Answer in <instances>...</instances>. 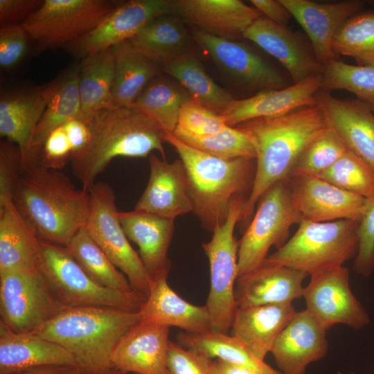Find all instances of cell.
Instances as JSON below:
<instances>
[{
    "instance_id": "cell-1",
    "label": "cell",
    "mask_w": 374,
    "mask_h": 374,
    "mask_svg": "<svg viewBox=\"0 0 374 374\" xmlns=\"http://www.w3.org/2000/svg\"><path fill=\"white\" fill-rule=\"evenodd\" d=\"M252 143L256 170L251 190L238 224L251 220L264 193L276 183L289 178L305 147L328 125L316 104L275 118H259L238 125Z\"/></svg>"
},
{
    "instance_id": "cell-2",
    "label": "cell",
    "mask_w": 374,
    "mask_h": 374,
    "mask_svg": "<svg viewBox=\"0 0 374 374\" xmlns=\"http://www.w3.org/2000/svg\"><path fill=\"white\" fill-rule=\"evenodd\" d=\"M12 202L40 241L66 247L86 224L90 197L61 170L33 166L22 169Z\"/></svg>"
},
{
    "instance_id": "cell-3",
    "label": "cell",
    "mask_w": 374,
    "mask_h": 374,
    "mask_svg": "<svg viewBox=\"0 0 374 374\" xmlns=\"http://www.w3.org/2000/svg\"><path fill=\"white\" fill-rule=\"evenodd\" d=\"M163 132L150 118L129 107H114L92 114L91 135L71 159L74 176L89 192L118 157L144 158L158 151L165 159Z\"/></svg>"
},
{
    "instance_id": "cell-4",
    "label": "cell",
    "mask_w": 374,
    "mask_h": 374,
    "mask_svg": "<svg viewBox=\"0 0 374 374\" xmlns=\"http://www.w3.org/2000/svg\"><path fill=\"white\" fill-rule=\"evenodd\" d=\"M163 141L177 151L187 176L193 213L202 226L213 232L226 221L232 202L252 187L256 159H223L198 150L163 133Z\"/></svg>"
},
{
    "instance_id": "cell-5",
    "label": "cell",
    "mask_w": 374,
    "mask_h": 374,
    "mask_svg": "<svg viewBox=\"0 0 374 374\" xmlns=\"http://www.w3.org/2000/svg\"><path fill=\"white\" fill-rule=\"evenodd\" d=\"M141 321L139 312L106 307L68 308L33 334L53 341L75 357L83 371L112 368V353Z\"/></svg>"
},
{
    "instance_id": "cell-6",
    "label": "cell",
    "mask_w": 374,
    "mask_h": 374,
    "mask_svg": "<svg viewBox=\"0 0 374 374\" xmlns=\"http://www.w3.org/2000/svg\"><path fill=\"white\" fill-rule=\"evenodd\" d=\"M359 223L348 219L325 222L302 220L294 235L264 262L308 275L343 266L357 255Z\"/></svg>"
},
{
    "instance_id": "cell-7",
    "label": "cell",
    "mask_w": 374,
    "mask_h": 374,
    "mask_svg": "<svg viewBox=\"0 0 374 374\" xmlns=\"http://www.w3.org/2000/svg\"><path fill=\"white\" fill-rule=\"evenodd\" d=\"M37 267L55 296L68 308L106 307L137 312L146 298L94 281L66 247L39 240Z\"/></svg>"
},
{
    "instance_id": "cell-8",
    "label": "cell",
    "mask_w": 374,
    "mask_h": 374,
    "mask_svg": "<svg viewBox=\"0 0 374 374\" xmlns=\"http://www.w3.org/2000/svg\"><path fill=\"white\" fill-rule=\"evenodd\" d=\"M247 200L236 197L231 203L225 222L215 229L211 240L202 244L211 275L210 290L206 306L211 321V330L228 334L238 308L235 286L238 278L239 241L234 231Z\"/></svg>"
},
{
    "instance_id": "cell-9",
    "label": "cell",
    "mask_w": 374,
    "mask_h": 374,
    "mask_svg": "<svg viewBox=\"0 0 374 374\" xmlns=\"http://www.w3.org/2000/svg\"><path fill=\"white\" fill-rule=\"evenodd\" d=\"M302 220L292 199L290 179L271 186L258 201L239 241L238 277L260 267L271 247H281L287 242L290 227Z\"/></svg>"
},
{
    "instance_id": "cell-10",
    "label": "cell",
    "mask_w": 374,
    "mask_h": 374,
    "mask_svg": "<svg viewBox=\"0 0 374 374\" xmlns=\"http://www.w3.org/2000/svg\"><path fill=\"white\" fill-rule=\"evenodd\" d=\"M66 308L38 267L0 272V323L11 331L33 333Z\"/></svg>"
},
{
    "instance_id": "cell-11",
    "label": "cell",
    "mask_w": 374,
    "mask_h": 374,
    "mask_svg": "<svg viewBox=\"0 0 374 374\" xmlns=\"http://www.w3.org/2000/svg\"><path fill=\"white\" fill-rule=\"evenodd\" d=\"M89 193L90 204L85 229L112 263L125 275L132 290L147 299L151 278L119 221L113 188L107 182L96 181Z\"/></svg>"
},
{
    "instance_id": "cell-12",
    "label": "cell",
    "mask_w": 374,
    "mask_h": 374,
    "mask_svg": "<svg viewBox=\"0 0 374 374\" xmlns=\"http://www.w3.org/2000/svg\"><path fill=\"white\" fill-rule=\"evenodd\" d=\"M117 4L107 0H44L22 25L37 50L63 47L96 28Z\"/></svg>"
},
{
    "instance_id": "cell-13",
    "label": "cell",
    "mask_w": 374,
    "mask_h": 374,
    "mask_svg": "<svg viewBox=\"0 0 374 374\" xmlns=\"http://www.w3.org/2000/svg\"><path fill=\"white\" fill-rule=\"evenodd\" d=\"M303 289L306 310L327 330L337 323L359 330L370 322L368 314L353 294L349 271L337 267L310 275Z\"/></svg>"
},
{
    "instance_id": "cell-14",
    "label": "cell",
    "mask_w": 374,
    "mask_h": 374,
    "mask_svg": "<svg viewBox=\"0 0 374 374\" xmlns=\"http://www.w3.org/2000/svg\"><path fill=\"white\" fill-rule=\"evenodd\" d=\"M171 1L131 0L118 3L96 28L65 44L64 48L81 60L130 40L152 19L170 14Z\"/></svg>"
},
{
    "instance_id": "cell-15",
    "label": "cell",
    "mask_w": 374,
    "mask_h": 374,
    "mask_svg": "<svg viewBox=\"0 0 374 374\" xmlns=\"http://www.w3.org/2000/svg\"><path fill=\"white\" fill-rule=\"evenodd\" d=\"M194 37L213 61L244 87L262 91L290 86L278 71L245 44L198 29Z\"/></svg>"
},
{
    "instance_id": "cell-16",
    "label": "cell",
    "mask_w": 374,
    "mask_h": 374,
    "mask_svg": "<svg viewBox=\"0 0 374 374\" xmlns=\"http://www.w3.org/2000/svg\"><path fill=\"white\" fill-rule=\"evenodd\" d=\"M290 179L292 199L303 220L315 222L360 220L366 198L317 176L299 175Z\"/></svg>"
},
{
    "instance_id": "cell-17",
    "label": "cell",
    "mask_w": 374,
    "mask_h": 374,
    "mask_svg": "<svg viewBox=\"0 0 374 374\" xmlns=\"http://www.w3.org/2000/svg\"><path fill=\"white\" fill-rule=\"evenodd\" d=\"M243 37L276 58L289 72L292 84L323 73L324 67L310 42L262 15L245 30Z\"/></svg>"
},
{
    "instance_id": "cell-18",
    "label": "cell",
    "mask_w": 374,
    "mask_h": 374,
    "mask_svg": "<svg viewBox=\"0 0 374 374\" xmlns=\"http://www.w3.org/2000/svg\"><path fill=\"white\" fill-rule=\"evenodd\" d=\"M306 33L314 54L323 67L338 60L332 50L333 38L349 18L362 12L364 2L347 0L319 3L310 0H280Z\"/></svg>"
},
{
    "instance_id": "cell-19",
    "label": "cell",
    "mask_w": 374,
    "mask_h": 374,
    "mask_svg": "<svg viewBox=\"0 0 374 374\" xmlns=\"http://www.w3.org/2000/svg\"><path fill=\"white\" fill-rule=\"evenodd\" d=\"M170 14L198 30L235 40L262 14L240 0L171 1Z\"/></svg>"
},
{
    "instance_id": "cell-20",
    "label": "cell",
    "mask_w": 374,
    "mask_h": 374,
    "mask_svg": "<svg viewBox=\"0 0 374 374\" xmlns=\"http://www.w3.org/2000/svg\"><path fill=\"white\" fill-rule=\"evenodd\" d=\"M315 98L328 127L374 169V113L368 103L359 98L341 100L323 89Z\"/></svg>"
},
{
    "instance_id": "cell-21",
    "label": "cell",
    "mask_w": 374,
    "mask_h": 374,
    "mask_svg": "<svg viewBox=\"0 0 374 374\" xmlns=\"http://www.w3.org/2000/svg\"><path fill=\"white\" fill-rule=\"evenodd\" d=\"M148 161V182L134 209L172 220L193 212L187 176L181 160L169 163L151 154Z\"/></svg>"
},
{
    "instance_id": "cell-22",
    "label": "cell",
    "mask_w": 374,
    "mask_h": 374,
    "mask_svg": "<svg viewBox=\"0 0 374 374\" xmlns=\"http://www.w3.org/2000/svg\"><path fill=\"white\" fill-rule=\"evenodd\" d=\"M327 330L307 310L296 312L271 348L282 374H305L307 366L328 351Z\"/></svg>"
},
{
    "instance_id": "cell-23",
    "label": "cell",
    "mask_w": 374,
    "mask_h": 374,
    "mask_svg": "<svg viewBox=\"0 0 374 374\" xmlns=\"http://www.w3.org/2000/svg\"><path fill=\"white\" fill-rule=\"evenodd\" d=\"M322 80V75H315L283 89H265L247 98H234L221 115L231 127L255 118L286 115L316 105L315 95L321 88Z\"/></svg>"
},
{
    "instance_id": "cell-24",
    "label": "cell",
    "mask_w": 374,
    "mask_h": 374,
    "mask_svg": "<svg viewBox=\"0 0 374 374\" xmlns=\"http://www.w3.org/2000/svg\"><path fill=\"white\" fill-rule=\"evenodd\" d=\"M169 328L141 320L117 344L112 367L132 374H169Z\"/></svg>"
},
{
    "instance_id": "cell-25",
    "label": "cell",
    "mask_w": 374,
    "mask_h": 374,
    "mask_svg": "<svg viewBox=\"0 0 374 374\" xmlns=\"http://www.w3.org/2000/svg\"><path fill=\"white\" fill-rule=\"evenodd\" d=\"M308 275L300 270L263 262L238 277L235 286L237 305L292 303L303 296V281Z\"/></svg>"
},
{
    "instance_id": "cell-26",
    "label": "cell",
    "mask_w": 374,
    "mask_h": 374,
    "mask_svg": "<svg viewBox=\"0 0 374 374\" xmlns=\"http://www.w3.org/2000/svg\"><path fill=\"white\" fill-rule=\"evenodd\" d=\"M168 274L151 279L145 301L138 311L141 320L164 326L177 327L185 332L198 334L211 330L206 305H193L180 297L167 282Z\"/></svg>"
},
{
    "instance_id": "cell-27",
    "label": "cell",
    "mask_w": 374,
    "mask_h": 374,
    "mask_svg": "<svg viewBox=\"0 0 374 374\" xmlns=\"http://www.w3.org/2000/svg\"><path fill=\"white\" fill-rule=\"evenodd\" d=\"M52 87L51 81L40 86L1 93L0 136L19 146L22 159L45 111Z\"/></svg>"
},
{
    "instance_id": "cell-28",
    "label": "cell",
    "mask_w": 374,
    "mask_h": 374,
    "mask_svg": "<svg viewBox=\"0 0 374 374\" xmlns=\"http://www.w3.org/2000/svg\"><path fill=\"white\" fill-rule=\"evenodd\" d=\"M118 219L129 240L138 246L139 255L150 278L169 274L168 252L175 220L136 209L118 211Z\"/></svg>"
},
{
    "instance_id": "cell-29",
    "label": "cell",
    "mask_w": 374,
    "mask_h": 374,
    "mask_svg": "<svg viewBox=\"0 0 374 374\" xmlns=\"http://www.w3.org/2000/svg\"><path fill=\"white\" fill-rule=\"evenodd\" d=\"M50 365H76L62 346L33 333H16L0 323V374Z\"/></svg>"
},
{
    "instance_id": "cell-30",
    "label": "cell",
    "mask_w": 374,
    "mask_h": 374,
    "mask_svg": "<svg viewBox=\"0 0 374 374\" xmlns=\"http://www.w3.org/2000/svg\"><path fill=\"white\" fill-rule=\"evenodd\" d=\"M296 312L292 303L238 307L231 328L232 336L264 361Z\"/></svg>"
},
{
    "instance_id": "cell-31",
    "label": "cell",
    "mask_w": 374,
    "mask_h": 374,
    "mask_svg": "<svg viewBox=\"0 0 374 374\" xmlns=\"http://www.w3.org/2000/svg\"><path fill=\"white\" fill-rule=\"evenodd\" d=\"M92 114L74 117L52 131L22 160V169L38 166L62 170L88 143Z\"/></svg>"
},
{
    "instance_id": "cell-32",
    "label": "cell",
    "mask_w": 374,
    "mask_h": 374,
    "mask_svg": "<svg viewBox=\"0 0 374 374\" xmlns=\"http://www.w3.org/2000/svg\"><path fill=\"white\" fill-rule=\"evenodd\" d=\"M39 243L13 202L0 208V272L37 267Z\"/></svg>"
},
{
    "instance_id": "cell-33",
    "label": "cell",
    "mask_w": 374,
    "mask_h": 374,
    "mask_svg": "<svg viewBox=\"0 0 374 374\" xmlns=\"http://www.w3.org/2000/svg\"><path fill=\"white\" fill-rule=\"evenodd\" d=\"M112 48L116 61L113 103L114 107H130L155 78L157 64L138 51L129 41Z\"/></svg>"
},
{
    "instance_id": "cell-34",
    "label": "cell",
    "mask_w": 374,
    "mask_h": 374,
    "mask_svg": "<svg viewBox=\"0 0 374 374\" xmlns=\"http://www.w3.org/2000/svg\"><path fill=\"white\" fill-rule=\"evenodd\" d=\"M128 41L150 60L166 64L186 54L188 35L180 19L165 15L148 22Z\"/></svg>"
},
{
    "instance_id": "cell-35",
    "label": "cell",
    "mask_w": 374,
    "mask_h": 374,
    "mask_svg": "<svg viewBox=\"0 0 374 374\" xmlns=\"http://www.w3.org/2000/svg\"><path fill=\"white\" fill-rule=\"evenodd\" d=\"M116 61L113 48L90 55L79 63L82 114L114 107L112 89Z\"/></svg>"
},
{
    "instance_id": "cell-36",
    "label": "cell",
    "mask_w": 374,
    "mask_h": 374,
    "mask_svg": "<svg viewBox=\"0 0 374 374\" xmlns=\"http://www.w3.org/2000/svg\"><path fill=\"white\" fill-rule=\"evenodd\" d=\"M52 84L51 93L45 111L37 126L26 154L39 145L55 129L82 114L79 64L63 71L52 80Z\"/></svg>"
},
{
    "instance_id": "cell-37",
    "label": "cell",
    "mask_w": 374,
    "mask_h": 374,
    "mask_svg": "<svg viewBox=\"0 0 374 374\" xmlns=\"http://www.w3.org/2000/svg\"><path fill=\"white\" fill-rule=\"evenodd\" d=\"M178 343L209 358H220L249 368L260 374H282L257 358L239 339L228 334L212 330L192 334L180 332Z\"/></svg>"
},
{
    "instance_id": "cell-38",
    "label": "cell",
    "mask_w": 374,
    "mask_h": 374,
    "mask_svg": "<svg viewBox=\"0 0 374 374\" xmlns=\"http://www.w3.org/2000/svg\"><path fill=\"white\" fill-rule=\"evenodd\" d=\"M163 70L189 91L192 100L216 113L222 114L234 100L191 55L185 54L164 64Z\"/></svg>"
},
{
    "instance_id": "cell-39",
    "label": "cell",
    "mask_w": 374,
    "mask_h": 374,
    "mask_svg": "<svg viewBox=\"0 0 374 374\" xmlns=\"http://www.w3.org/2000/svg\"><path fill=\"white\" fill-rule=\"evenodd\" d=\"M66 247L84 271L98 284L118 291L136 293L125 275L112 263L84 226Z\"/></svg>"
},
{
    "instance_id": "cell-40",
    "label": "cell",
    "mask_w": 374,
    "mask_h": 374,
    "mask_svg": "<svg viewBox=\"0 0 374 374\" xmlns=\"http://www.w3.org/2000/svg\"><path fill=\"white\" fill-rule=\"evenodd\" d=\"M188 98L168 82L154 78L129 108L150 118L163 133H173L181 107Z\"/></svg>"
},
{
    "instance_id": "cell-41",
    "label": "cell",
    "mask_w": 374,
    "mask_h": 374,
    "mask_svg": "<svg viewBox=\"0 0 374 374\" xmlns=\"http://www.w3.org/2000/svg\"><path fill=\"white\" fill-rule=\"evenodd\" d=\"M332 50L338 57L354 58L358 65H374V10L348 19L333 38Z\"/></svg>"
},
{
    "instance_id": "cell-42",
    "label": "cell",
    "mask_w": 374,
    "mask_h": 374,
    "mask_svg": "<svg viewBox=\"0 0 374 374\" xmlns=\"http://www.w3.org/2000/svg\"><path fill=\"white\" fill-rule=\"evenodd\" d=\"M317 177L366 199L374 196V169L350 150Z\"/></svg>"
},
{
    "instance_id": "cell-43",
    "label": "cell",
    "mask_w": 374,
    "mask_h": 374,
    "mask_svg": "<svg viewBox=\"0 0 374 374\" xmlns=\"http://www.w3.org/2000/svg\"><path fill=\"white\" fill-rule=\"evenodd\" d=\"M172 134L188 145L217 157L256 158L252 143L237 127L228 125L218 133L206 136H194L177 130Z\"/></svg>"
},
{
    "instance_id": "cell-44",
    "label": "cell",
    "mask_w": 374,
    "mask_h": 374,
    "mask_svg": "<svg viewBox=\"0 0 374 374\" xmlns=\"http://www.w3.org/2000/svg\"><path fill=\"white\" fill-rule=\"evenodd\" d=\"M348 150L342 139L328 127L305 147L289 178L299 175L318 176Z\"/></svg>"
},
{
    "instance_id": "cell-45",
    "label": "cell",
    "mask_w": 374,
    "mask_h": 374,
    "mask_svg": "<svg viewBox=\"0 0 374 374\" xmlns=\"http://www.w3.org/2000/svg\"><path fill=\"white\" fill-rule=\"evenodd\" d=\"M321 89H344L361 100L374 99V65H352L339 60L323 68Z\"/></svg>"
},
{
    "instance_id": "cell-46",
    "label": "cell",
    "mask_w": 374,
    "mask_h": 374,
    "mask_svg": "<svg viewBox=\"0 0 374 374\" xmlns=\"http://www.w3.org/2000/svg\"><path fill=\"white\" fill-rule=\"evenodd\" d=\"M226 126L221 114L188 98L181 107L175 130L194 136H206L218 133Z\"/></svg>"
},
{
    "instance_id": "cell-47",
    "label": "cell",
    "mask_w": 374,
    "mask_h": 374,
    "mask_svg": "<svg viewBox=\"0 0 374 374\" xmlns=\"http://www.w3.org/2000/svg\"><path fill=\"white\" fill-rule=\"evenodd\" d=\"M22 172L19 146L8 140L0 143V208L12 202Z\"/></svg>"
},
{
    "instance_id": "cell-48",
    "label": "cell",
    "mask_w": 374,
    "mask_h": 374,
    "mask_svg": "<svg viewBox=\"0 0 374 374\" xmlns=\"http://www.w3.org/2000/svg\"><path fill=\"white\" fill-rule=\"evenodd\" d=\"M358 250L353 270L363 276H369L374 270V196L366 199L358 227Z\"/></svg>"
},
{
    "instance_id": "cell-49",
    "label": "cell",
    "mask_w": 374,
    "mask_h": 374,
    "mask_svg": "<svg viewBox=\"0 0 374 374\" xmlns=\"http://www.w3.org/2000/svg\"><path fill=\"white\" fill-rule=\"evenodd\" d=\"M29 35L22 24L0 27V67L8 71L17 66L28 49Z\"/></svg>"
},
{
    "instance_id": "cell-50",
    "label": "cell",
    "mask_w": 374,
    "mask_h": 374,
    "mask_svg": "<svg viewBox=\"0 0 374 374\" xmlns=\"http://www.w3.org/2000/svg\"><path fill=\"white\" fill-rule=\"evenodd\" d=\"M211 358L170 341L167 355L169 374H209Z\"/></svg>"
},
{
    "instance_id": "cell-51",
    "label": "cell",
    "mask_w": 374,
    "mask_h": 374,
    "mask_svg": "<svg viewBox=\"0 0 374 374\" xmlns=\"http://www.w3.org/2000/svg\"><path fill=\"white\" fill-rule=\"evenodd\" d=\"M42 3L41 0H0V27L23 24Z\"/></svg>"
},
{
    "instance_id": "cell-52",
    "label": "cell",
    "mask_w": 374,
    "mask_h": 374,
    "mask_svg": "<svg viewBox=\"0 0 374 374\" xmlns=\"http://www.w3.org/2000/svg\"><path fill=\"white\" fill-rule=\"evenodd\" d=\"M253 7L273 22L287 27L291 13L280 0H251Z\"/></svg>"
},
{
    "instance_id": "cell-53",
    "label": "cell",
    "mask_w": 374,
    "mask_h": 374,
    "mask_svg": "<svg viewBox=\"0 0 374 374\" xmlns=\"http://www.w3.org/2000/svg\"><path fill=\"white\" fill-rule=\"evenodd\" d=\"M209 374H260L249 368L228 362L226 360L215 358L210 362L208 368Z\"/></svg>"
},
{
    "instance_id": "cell-54",
    "label": "cell",
    "mask_w": 374,
    "mask_h": 374,
    "mask_svg": "<svg viewBox=\"0 0 374 374\" xmlns=\"http://www.w3.org/2000/svg\"><path fill=\"white\" fill-rule=\"evenodd\" d=\"M82 369L76 365H50L35 367L15 374H79Z\"/></svg>"
},
{
    "instance_id": "cell-55",
    "label": "cell",
    "mask_w": 374,
    "mask_h": 374,
    "mask_svg": "<svg viewBox=\"0 0 374 374\" xmlns=\"http://www.w3.org/2000/svg\"><path fill=\"white\" fill-rule=\"evenodd\" d=\"M79 374H131V373H127L122 371L118 370L116 368H112L110 369L101 371H96V372L82 371Z\"/></svg>"
},
{
    "instance_id": "cell-56",
    "label": "cell",
    "mask_w": 374,
    "mask_h": 374,
    "mask_svg": "<svg viewBox=\"0 0 374 374\" xmlns=\"http://www.w3.org/2000/svg\"><path fill=\"white\" fill-rule=\"evenodd\" d=\"M364 101H366L368 103V105H369L371 109L374 113V99L366 100Z\"/></svg>"
},
{
    "instance_id": "cell-57",
    "label": "cell",
    "mask_w": 374,
    "mask_h": 374,
    "mask_svg": "<svg viewBox=\"0 0 374 374\" xmlns=\"http://www.w3.org/2000/svg\"><path fill=\"white\" fill-rule=\"evenodd\" d=\"M373 2H374V1H373ZM373 3V4H374V3Z\"/></svg>"
}]
</instances>
